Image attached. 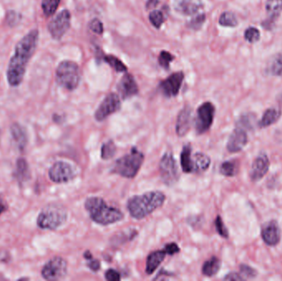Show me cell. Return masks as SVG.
Returning a JSON list of instances; mask_svg holds the SVG:
<instances>
[{"label":"cell","instance_id":"obj_1","mask_svg":"<svg viewBox=\"0 0 282 281\" xmlns=\"http://www.w3.org/2000/svg\"><path fill=\"white\" fill-rule=\"evenodd\" d=\"M38 42L39 31L37 29H33L16 45L14 54L10 59L7 70V79L11 87H18L21 84L27 65L36 51Z\"/></svg>","mask_w":282,"mask_h":281},{"label":"cell","instance_id":"obj_2","mask_svg":"<svg viewBox=\"0 0 282 281\" xmlns=\"http://www.w3.org/2000/svg\"><path fill=\"white\" fill-rule=\"evenodd\" d=\"M166 196L158 191H149L143 195L134 196L127 202V210L133 219H145L159 207L163 206Z\"/></svg>","mask_w":282,"mask_h":281},{"label":"cell","instance_id":"obj_3","mask_svg":"<svg viewBox=\"0 0 282 281\" xmlns=\"http://www.w3.org/2000/svg\"><path fill=\"white\" fill-rule=\"evenodd\" d=\"M86 210L93 222L102 226H107L124 219V214L119 209L109 206L103 199L92 196L84 203Z\"/></svg>","mask_w":282,"mask_h":281},{"label":"cell","instance_id":"obj_4","mask_svg":"<svg viewBox=\"0 0 282 281\" xmlns=\"http://www.w3.org/2000/svg\"><path fill=\"white\" fill-rule=\"evenodd\" d=\"M145 156L136 148H132L128 154L120 157L111 167V173L126 178H134L137 175Z\"/></svg>","mask_w":282,"mask_h":281},{"label":"cell","instance_id":"obj_5","mask_svg":"<svg viewBox=\"0 0 282 281\" xmlns=\"http://www.w3.org/2000/svg\"><path fill=\"white\" fill-rule=\"evenodd\" d=\"M68 213L65 207L51 204L42 209L37 217V225L42 230H55L67 220Z\"/></svg>","mask_w":282,"mask_h":281},{"label":"cell","instance_id":"obj_6","mask_svg":"<svg viewBox=\"0 0 282 281\" xmlns=\"http://www.w3.org/2000/svg\"><path fill=\"white\" fill-rule=\"evenodd\" d=\"M80 70L76 63L65 60L60 62L55 71L58 85L69 91L75 90L80 82Z\"/></svg>","mask_w":282,"mask_h":281},{"label":"cell","instance_id":"obj_7","mask_svg":"<svg viewBox=\"0 0 282 281\" xmlns=\"http://www.w3.org/2000/svg\"><path fill=\"white\" fill-rule=\"evenodd\" d=\"M159 173L163 183L168 186H174L180 178L179 167L174 155L171 153H166L159 163Z\"/></svg>","mask_w":282,"mask_h":281},{"label":"cell","instance_id":"obj_8","mask_svg":"<svg viewBox=\"0 0 282 281\" xmlns=\"http://www.w3.org/2000/svg\"><path fill=\"white\" fill-rule=\"evenodd\" d=\"M215 107L210 102H206L198 107L195 119V129L197 134L207 132L212 126L215 117Z\"/></svg>","mask_w":282,"mask_h":281},{"label":"cell","instance_id":"obj_9","mask_svg":"<svg viewBox=\"0 0 282 281\" xmlns=\"http://www.w3.org/2000/svg\"><path fill=\"white\" fill-rule=\"evenodd\" d=\"M49 178L55 183H66L77 176V171L74 166L66 162H56L50 168Z\"/></svg>","mask_w":282,"mask_h":281},{"label":"cell","instance_id":"obj_10","mask_svg":"<svg viewBox=\"0 0 282 281\" xmlns=\"http://www.w3.org/2000/svg\"><path fill=\"white\" fill-rule=\"evenodd\" d=\"M71 14L67 9L62 10L55 16L48 24L49 31L52 38L60 40L70 28Z\"/></svg>","mask_w":282,"mask_h":281},{"label":"cell","instance_id":"obj_11","mask_svg":"<svg viewBox=\"0 0 282 281\" xmlns=\"http://www.w3.org/2000/svg\"><path fill=\"white\" fill-rule=\"evenodd\" d=\"M67 274V261L60 256L52 258L42 270V276L47 281H58Z\"/></svg>","mask_w":282,"mask_h":281},{"label":"cell","instance_id":"obj_12","mask_svg":"<svg viewBox=\"0 0 282 281\" xmlns=\"http://www.w3.org/2000/svg\"><path fill=\"white\" fill-rule=\"evenodd\" d=\"M121 109V99L117 93H111L104 98L94 114L97 122H103L108 116L116 113Z\"/></svg>","mask_w":282,"mask_h":281},{"label":"cell","instance_id":"obj_13","mask_svg":"<svg viewBox=\"0 0 282 281\" xmlns=\"http://www.w3.org/2000/svg\"><path fill=\"white\" fill-rule=\"evenodd\" d=\"M184 80V74L182 72L174 73L167 77L159 84L161 93L166 98H170L176 97L181 89V84Z\"/></svg>","mask_w":282,"mask_h":281},{"label":"cell","instance_id":"obj_14","mask_svg":"<svg viewBox=\"0 0 282 281\" xmlns=\"http://www.w3.org/2000/svg\"><path fill=\"white\" fill-rule=\"evenodd\" d=\"M248 134L245 129L237 127L231 133L227 143V150L229 152L238 153L243 150L248 144Z\"/></svg>","mask_w":282,"mask_h":281},{"label":"cell","instance_id":"obj_15","mask_svg":"<svg viewBox=\"0 0 282 281\" xmlns=\"http://www.w3.org/2000/svg\"><path fill=\"white\" fill-rule=\"evenodd\" d=\"M261 238L267 245L276 246L281 241V230L276 220L267 222L261 229Z\"/></svg>","mask_w":282,"mask_h":281},{"label":"cell","instance_id":"obj_16","mask_svg":"<svg viewBox=\"0 0 282 281\" xmlns=\"http://www.w3.org/2000/svg\"><path fill=\"white\" fill-rule=\"evenodd\" d=\"M117 90L123 100L132 98L137 95L139 93V88L135 78L130 74H126L120 80L117 85Z\"/></svg>","mask_w":282,"mask_h":281},{"label":"cell","instance_id":"obj_17","mask_svg":"<svg viewBox=\"0 0 282 281\" xmlns=\"http://www.w3.org/2000/svg\"><path fill=\"white\" fill-rule=\"evenodd\" d=\"M270 161L267 154L261 153L254 159L252 164L250 178L252 180L257 181L263 178L269 170Z\"/></svg>","mask_w":282,"mask_h":281},{"label":"cell","instance_id":"obj_18","mask_svg":"<svg viewBox=\"0 0 282 281\" xmlns=\"http://www.w3.org/2000/svg\"><path fill=\"white\" fill-rule=\"evenodd\" d=\"M267 19L261 23V26L265 29L270 30L273 27L274 22L281 15L282 12V0H267L266 3Z\"/></svg>","mask_w":282,"mask_h":281},{"label":"cell","instance_id":"obj_19","mask_svg":"<svg viewBox=\"0 0 282 281\" xmlns=\"http://www.w3.org/2000/svg\"><path fill=\"white\" fill-rule=\"evenodd\" d=\"M174 8L183 15H194L203 8L202 0H174Z\"/></svg>","mask_w":282,"mask_h":281},{"label":"cell","instance_id":"obj_20","mask_svg":"<svg viewBox=\"0 0 282 281\" xmlns=\"http://www.w3.org/2000/svg\"><path fill=\"white\" fill-rule=\"evenodd\" d=\"M192 122V110L186 106L179 112L176 124V133L179 137H183L190 130Z\"/></svg>","mask_w":282,"mask_h":281},{"label":"cell","instance_id":"obj_21","mask_svg":"<svg viewBox=\"0 0 282 281\" xmlns=\"http://www.w3.org/2000/svg\"><path fill=\"white\" fill-rule=\"evenodd\" d=\"M166 255L167 253L164 250L154 251L153 253H150V255H148L147 260H146V267H145L146 274L152 275L156 269L158 268L163 262Z\"/></svg>","mask_w":282,"mask_h":281},{"label":"cell","instance_id":"obj_22","mask_svg":"<svg viewBox=\"0 0 282 281\" xmlns=\"http://www.w3.org/2000/svg\"><path fill=\"white\" fill-rule=\"evenodd\" d=\"M10 133L13 142L15 143L17 147L20 150H24L27 142L26 131L24 127L18 123H14L11 127Z\"/></svg>","mask_w":282,"mask_h":281},{"label":"cell","instance_id":"obj_23","mask_svg":"<svg viewBox=\"0 0 282 281\" xmlns=\"http://www.w3.org/2000/svg\"><path fill=\"white\" fill-rule=\"evenodd\" d=\"M181 169L185 173H194V164H193V157L192 156V146L191 145H186L182 148L181 154Z\"/></svg>","mask_w":282,"mask_h":281},{"label":"cell","instance_id":"obj_24","mask_svg":"<svg viewBox=\"0 0 282 281\" xmlns=\"http://www.w3.org/2000/svg\"><path fill=\"white\" fill-rule=\"evenodd\" d=\"M282 116V111L276 108L267 109L263 113L260 122H258V127L260 128H266L274 124L279 120Z\"/></svg>","mask_w":282,"mask_h":281},{"label":"cell","instance_id":"obj_25","mask_svg":"<svg viewBox=\"0 0 282 281\" xmlns=\"http://www.w3.org/2000/svg\"><path fill=\"white\" fill-rule=\"evenodd\" d=\"M193 157V164H194V173H204L210 168V158L208 155L203 153H196Z\"/></svg>","mask_w":282,"mask_h":281},{"label":"cell","instance_id":"obj_26","mask_svg":"<svg viewBox=\"0 0 282 281\" xmlns=\"http://www.w3.org/2000/svg\"><path fill=\"white\" fill-rule=\"evenodd\" d=\"M221 261L217 256H212L205 262L202 266V274L207 277H212L220 271Z\"/></svg>","mask_w":282,"mask_h":281},{"label":"cell","instance_id":"obj_27","mask_svg":"<svg viewBox=\"0 0 282 281\" xmlns=\"http://www.w3.org/2000/svg\"><path fill=\"white\" fill-rule=\"evenodd\" d=\"M30 168H29L28 163L26 159L23 157L18 158L16 164L15 177L18 178V181L24 182L28 180L30 178Z\"/></svg>","mask_w":282,"mask_h":281},{"label":"cell","instance_id":"obj_28","mask_svg":"<svg viewBox=\"0 0 282 281\" xmlns=\"http://www.w3.org/2000/svg\"><path fill=\"white\" fill-rule=\"evenodd\" d=\"M239 169V165L236 160L225 161L220 165V172L225 177H234L237 175Z\"/></svg>","mask_w":282,"mask_h":281},{"label":"cell","instance_id":"obj_29","mask_svg":"<svg viewBox=\"0 0 282 281\" xmlns=\"http://www.w3.org/2000/svg\"><path fill=\"white\" fill-rule=\"evenodd\" d=\"M101 59L104 62L108 64L111 68H113L117 72L123 73L127 71V66L124 65V63L114 55H111V54L103 55Z\"/></svg>","mask_w":282,"mask_h":281},{"label":"cell","instance_id":"obj_30","mask_svg":"<svg viewBox=\"0 0 282 281\" xmlns=\"http://www.w3.org/2000/svg\"><path fill=\"white\" fill-rule=\"evenodd\" d=\"M256 123V116L253 113L243 114L238 119L236 127H239L245 130L254 129Z\"/></svg>","mask_w":282,"mask_h":281},{"label":"cell","instance_id":"obj_31","mask_svg":"<svg viewBox=\"0 0 282 281\" xmlns=\"http://www.w3.org/2000/svg\"><path fill=\"white\" fill-rule=\"evenodd\" d=\"M60 3V0H42V8L44 15L47 18L54 15Z\"/></svg>","mask_w":282,"mask_h":281},{"label":"cell","instance_id":"obj_32","mask_svg":"<svg viewBox=\"0 0 282 281\" xmlns=\"http://www.w3.org/2000/svg\"><path fill=\"white\" fill-rule=\"evenodd\" d=\"M268 72L274 76H282V52L277 54L271 61Z\"/></svg>","mask_w":282,"mask_h":281},{"label":"cell","instance_id":"obj_33","mask_svg":"<svg viewBox=\"0 0 282 281\" xmlns=\"http://www.w3.org/2000/svg\"><path fill=\"white\" fill-rule=\"evenodd\" d=\"M219 24L223 26L235 27L238 26V20L232 12H225L221 14L219 19Z\"/></svg>","mask_w":282,"mask_h":281},{"label":"cell","instance_id":"obj_34","mask_svg":"<svg viewBox=\"0 0 282 281\" xmlns=\"http://www.w3.org/2000/svg\"><path fill=\"white\" fill-rule=\"evenodd\" d=\"M117 148L112 140L104 143L101 148V157L103 160L111 159L114 156Z\"/></svg>","mask_w":282,"mask_h":281},{"label":"cell","instance_id":"obj_35","mask_svg":"<svg viewBox=\"0 0 282 281\" xmlns=\"http://www.w3.org/2000/svg\"><path fill=\"white\" fill-rule=\"evenodd\" d=\"M137 235V232L135 231V230H129V231H127V232H121V234L120 235H116L113 237V239H112V243L114 244V245H117V244H122V243H125V242H127L126 239H124L125 237H127L129 240H132L134 237H135Z\"/></svg>","mask_w":282,"mask_h":281},{"label":"cell","instance_id":"obj_36","mask_svg":"<svg viewBox=\"0 0 282 281\" xmlns=\"http://www.w3.org/2000/svg\"><path fill=\"white\" fill-rule=\"evenodd\" d=\"M260 37H261L260 31L258 29L254 26H250L244 32V38L249 43H255V42H258Z\"/></svg>","mask_w":282,"mask_h":281},{"label":"cell","instance_id":"obj_37","mask_svg":"<svg viewBox=\"0 0 282 281\" xmlns=\"http://www.w3.org/2000/svg\"><path fill=\"white\" fill-rule=\"evenodd\" d=\"M149 18H150V23L157 29L160 28V26L163 25V22H164L163 13L159 10L151 12Z\"/></svg>","mask_w":282,"mask_h":281},{"label":"cell","instance_id":"obj_38","mask_svg":"<svg viewBox=\"0 0 282 281\" xmlns=\"http://www.w3.org/2000/svg\"><path fill=\"white\" fill-rule=\"evenodd\" d=\"M174 58L175 57L171 54V53L163 51H161L159 56H158V63H159L161 67H163L165 70H169L170 63L174 60Z\"/></svg>","mask_w":282,"mask_h":281},{"label":"cell","instance_id":"obj_39","mask_svg":"<svg viewBox=\"0 0 282 281\" xmlns=\"http://www.w3.org/2000/svg\"><path fill=\"white\" fill-rule=\"evenodd\" d=\"M215 229H216V231H217L220 237H224V238H228V230H227V228H226L225 224L223 222L222 218H221L220 215H218V216L216 217V219H215Z\"/></svg>","mask_w":282,"mask_h":281},{"label":"cell","instance_id":"obj_40","mask_svg":"<svg viewBox=\"0 0 282 281\" xmlns=\"http://www.w3.org/2000/svg\"><path fill=\"white\" fill-rule=\"evenodd\" d=\"M239 270H240L241 276H243L244 280L254 279L257 276L256 271L246 264H241L240 266H239Z\"/></svg>","mask_w":282,"mask_h":281},{"label":"cell","instance_id":"obj_41","mask_svg":"<svg viewBox=\"0 0 282 281\" xmlns=\"http://www.w3.org/2000/svg\"><path fill=\"white\" fill-rule=\"evenodd\" d=\"M83 256L85 258L86 260H88V266L89 267L90 270L92 271H94V272H96V271H99V269H100V262H99V260H97V259H94L93 257V255L91 254L90 252L89 251H87L84 253L83 254Z\"/></svg>","mask_w":282,"mask_h":281},{"label":"cell","instance_id":"obj_42","mask_svg":"<svg viewBox=\"0 0 282 281\" xmlns=\"http://www.w3.org/2000/svg\"><path fill=\"white\" fill-rule=\"evenodd\" d=\"M205 21V15L204 13H197V16L192 18L191 22H190V24H188V26H190V28L197 30V29H200L202 27V25L204 24Z\"/></svg>","mask_w":282,"mask_h":281},{"label":"cell","instance_id":"obj_43","mask_svg":"<svg viewBox=\"0 0 282 281\" xmlns=\"http://www.w3.org/2000/svg\"><path fill=\"white\" fill-rule=\"evenodd\" d=\"M7 22L10 26H14L18 25V23L21 20V14L17 13L15 11H8L7 13Z\"/></svg>","mask_w":282,"mask_h":281},{"label":"cell","instance_id":"obj_44","mask_svg":"<svg viewBox=\"0 0 282 281\" xmlns=\"http://www.w3.org/2000/svg\"><path fill=\"white\" fill-rule=\"evenodd\" d=\"M89 27H90L91 31L94 33L99 34V35H102L103 33V23L98 18L92 20V22L89 24Z\"/></svg>","mask_w":282,"mask_h":281},{"label":"cell","instance_id":"obj_45","mask_svg":"<svg viewBox=\"0 0 282 281\" xmlns=\"http://www.w3.org/2000/svg\"><path fill=\"white\" fill-rule=\"evenodd\" d=\"M105 278L108 281H119L122 276L121 274L114 269H109L105 273Z\"/></svg>","mask_w":282,"mask_h":281},{"label":"cell","instance_id":"obj_46","mask_svg":"<svg viewBox=\"0 0 282 281\" xmlns=\"http://www.w3.org/2000/svg\"><path fill=\"white\" fill-rule=\"evenodd\" d=\"M164 251L169 255H174L177 253H180V248L179 245L175 243H168L164 247Z\"/></svg>","mask_w":282,"mask_h":281},{"label":"cell","instance_id":"obj_47","mask_svg":"<svg viewBox=\"0 0 282 281\" xmlns=\"http://www.w3.org/2000/svg\"><path fill=\"white\" fill-rule=\"evenodd\" d=\"M224 280L225 281H243L244 278L239 274L236 273V272H231V273L226 275Z\"/></svg>","mask_w":282,"mask_h":281},{"label":"cell","instance_id":"obj_48","mask_svg":"<svg viewBox=\"0 0 282 281\" xmlns=\"http://www.w3.org/2000/svg\"><path fill=\"white\" fill-rule=\"evenodd\" d=\"M158 3H159V0H148L146 8L148 9L155 8L156 6L158 5Z\"/></svg>","mask_w":282,"mask_h":281},{"label":"cell","instance_id":"obj_49","mask_svg":"<svg viewBox=\"0 0 282 281\" xmlns=\"http://www.w3.org/2000/svg\"><path fill=\"white\" fill-rule=\"evenodd\" d=\"M7 210V205L0 200V215Z\"/></svg>","mask_w":282,"mask_h":281},{"label":"cell","instance_id":"obj_50","mask_svg":"<svg viewBox=\"0 0 282 281\" xmlns=\"http://www.w3.org/2000/svg\"><path fill=\"white\" fill-rule=\"evenodd\" d=\"M0 135H1V131H0Z\"/></svg>","mask_w":282,"mask_h":281}]
</instances>
